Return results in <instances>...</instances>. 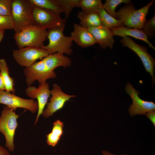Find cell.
<instances>
[{"label":"cell","instance_id":"obj_1","mask_svg":"<svg viewBox=\"0 0 155 155\" xmlns=\"http://www.w3.org/2000/svg\"><path fill=\"white\" fill-rule=\"evenodd\" d=\"M155 0H152L142 7L135 9L131 3L127 4L117 12V18L120 20L124 25L129 28L142 29L146 17L150 7Z\"/></svg>","mask_w":155,"mask_h":155},{"label":"cell","instance_id":"obj_2","mask_svg":"<svg viewBox=\"0 0 155 155\" xmlns=\"http://www.w3.org/2000/svg\"><path fill=\"white\" fill-rule=\"evenodd\" d=\"M11 4L15 33L34 25L33 5L29 0H11Z\"/></svg>","mask_w":155,"mask_h":155},{"label":"cell","instance_id":"obj_3","mask_svg":"<svg viewBox=\"0 0 155 155\" xmlns=\"http://www.w3.org/2000/svg\"><path fill=\"white\" fill-rule=\"evenodd\" d=\"M47 34L46 29L34 25L15 33L14 38L19 49L28 46L41 48L44 45Z\"/></svg>","mask_w":155,"mask_h":155},{"label":"cell","instance_id":"obj_4","mask_svg":"<svg viewBox=\"0 0 155 155\" xmlns=\"http://www.w3.org/2000/svg\"><path fill=\"white\" fill-rule=\"evenodd\" d=\"M64 28H53L47 31V38L49 42L46 45L41 48L48 51L50 54L55 53L70 55L73 52L71 48L73 41L70 36L65 35Z\"/></svg>","mask_w":155,"mask_h":155},{"label":"cell","instance_id":"obj_5","mask_svg":"<svg viewBox=\"0 0 155 155\" xmlns=\"http://www.w3.org/2000/svg\"><path fill=\"white\" fill-rule=\"evenodd\" d=\"M19 115L13 109L4 105L0 116V132L4 136L5 146L9 151L13 152L15 148L14 137L18 126L17 119Z\"/></svg>","mask_w":155,"mask_h":155},{"label":"cell","instance_id":"obj_6","mask_svg":"<svg viewBox=\"0 0 155 155\" xmlns=\"http://www.w3.org/2000/svg\"><path fill=\"white\" fill-rule=\"evenodd\" d=\"M24 73L26 82L28 86L31 85L36 81L39 84H43L46 82L47 80L57 77L55 72L51 69L43 59L29 67H25Z\"/></svg>","mask_w":155,"mask_h":155},{"label":"cell","instance_id":"obj_7","mask_svg":"<svg viewBox=\"0 0 155 155\" xmlns=\"http://www.w3.org/2000/svg\"><path fill=\"white\" fill-rule=\"evenodd\" d=\"M34 25L46 29L64 28L66 19L51 11L33 5Z\"/></svg>","mask_w":155,"mask_h":155},{"label":"cell","instance_id":"obj_8","mask_svg":"<svg viewBox=\"0 0 155 155\" xmlns=\"http://www.w3.org/2000/svg\"><path fill=\"white\" fill-rule=\"evenodd\" d=\"M50 55L49 52L41 48L28 46L12 50L13 56L20 66L30 67L37 60Z\"/></svg>","mask_w":155,"mask_h":155},{"label":"cell","instance_id":"obj_9","mask_svg":"<svg viewBox=\"0 0 155 155\" xmlns=\"http://www.w3.org/2000/svg\"><path fill=\"white\" fill-rule=\"evenodd\" d=\"M123 45L133 51L141 59L146 71L151 75L153 84L155 83L154 67L155 60L148 52L146 46L140 45L136 43L130 37L124 36L121 40Z\"/></svg>","mask_w":155,"mask_h":155},{"label":"cell","instance_id":"obj_10","mask_svg":"<svg viewBox=\"0 0 155 155\" xmlns=\"http://www.w3.org/2000/svg\"><path fill=\"white\" fill-rule=\"evenodd\" d=\"M0 103L14 111L18 108H22L29 111L32 113H35L38 108L37 101L23 98L5 90H0Z\"/></svg>","mask_w":155,"mask_h":155},{"label":"cell","instance_id":"obj_11","mask_svg":"<svg viewBox=\"0 0 155 155\" xmlns=\"http://www.w3.org/2000/svg\"><path fill=\"white\" fill-rule=\"evenodd\" d=\"M125 90L126 93L130 96L132 100V104L129 109V113L131 117L137 115H145L147 113L155 111V103L153 102L141 99L139 96V92L131 83H127Z\"/></svg>","mask_w":155,"mask_h":155},{"label":"cell","instance_id":"obj_12","mask_svg":"<svg viewBox=\"0 0 155 155\" xmlns=\"http://www.w3.org/2000/svg\"><path fill=\"white\" fill-rule=\"evenodd\" d=\"M52 96L50 102L47 104V107L42 114L43 116L48 118L52 116L54 113L61 109L65 103L75 95H70L64 92L60 86L57 84L53 85V89L51 90Z\"/></svg>","mask_w":155,"mask_h":155},{"label":"cell","instance_id":"obj_13","mask_svg":"<svg viewBox=\"0 0 155 155\" xmlns=\"http://www.w3.org/2000/svg\"><path fill=\"white\" fill-rule=\"evenodd\" d=\"M26 95L33 99L36 98L38 104L37 115L34 123L36 125L40 116L42 114L48 99L51 95L49 83L39 84L38 88L32 85L29 86L25 90Z\"/></svg>","mask_w":155,"mask_h":155},{"label":"cell","instance_id":"obj_14","mask_svg":"<svg viewBox=\"0 0 155 155\" xmlns=\"http://www.w3.org/2000/svg\"><path fill=\"white\" fill-rule=\"evenodd\" d=\"M98 43L103 49L109 47L112 49L115 41L114 35L109 28L101 26L87 28Z\"/></svg>","mask_w":155,"mask_h":155},{"label":"cell","instance_id":"obj_15","mask_svg":"<svg viewBox=\"0 0 155 155\" xmlns=\"http://www.w3.org/2000/svg\"><path fill=\"white\" fill-rule=\"evenodd\" d=\"M73 26L74 29L71 33L70 36L73 41L79 46L85 48L96 43L87 28L77 24H74Z\"/></svg>","mask_w":155,"mask_h":155},{"label":"cell","instance_id":"obj_16","mask_svg":"<svg viewBox=\"0 0 155 155\" xmlns=\"http://www.w3.org/2000/svg\"><path fill=\"white\" fill-rule=\"evenodd\" d=\"M114 36L121 37L131 36L137 39L144 41L147 43L149 47L155 50V48L150 42L148 36L142 30L127 28L124 26L116 28H110Z\"/></svg>","mask_w":155,"mask_h":155},{"label":"cell","instance_id":"obj_17","mask_svg":"<svg viewBox=\"0 0 155 155\" xmlns=\"http://www.w3.org/2000/svg\"><path fill=\"white\" fill-rule=\"evenodd\" d=\"M77 16L80 20V25L87 28L102 26L98 12H85L79 11Z\"/></svg>","mask_w":155,"mask_h":155},{"label":"cell","instance_id":"obj_18","mask_svg":"<svg viewBox=\"0 0 155 155\" xmlns=\"http://www.w3.org/2000/svg\"><path fill=\"white\" fill-rule=\"evenodd\" d=\"M51 131L46 135V142L49 145L55 147L58 143L63 134V124L58 120L53 123Z\"/></svg>","mask_w":155,"mask_h":155},{"label":"cell","instance_id":"obj_19","mask_svg":"<svg viewBox=\"0 0 155 155\" xmlns=\"http://www.w3.org/2000/svg\"><path fill=\"white\" fill-rule=\"evenodd\" d=\"M0 71L5 90L14 94L15 92L14 81L13 78L9 75V67L6 60L3 58L0 59Z\"/></svg>","mask_w":155,"mask_h":155},{"label":"cell","instance_id":"obj_20","mask_svg":"<svg viewBox=\"0 0 155 155\" xmlns=\"http://www.w3.org/2000/svg\"><path fill=\"white\" fill-rule=\"evenodd\" d=\"M32 5L60 14L63 10L58 0H29Z\"/></svg>","mask_w":155,"mask_h":155},{"label":"cell","instance_id":"obj_21","mask_svg":"<svg viewBox=\"0 0 155 155\" xmlns=\"http://www.w3.org/2000/svg\"><path fill=\"white\" fill-rule=\"evenodd\" d=\"M98 12L100 16L103 26L110 29L124 26L120 20L117 19L110 15L103 7Z\"/></svg>","mask_w":155,"mask_h":155},{"label":"cell","instance_id":"obj_22","mask_svg":"<svg viewBox=\"0 0 155 155\" xmlns=\"http://www.w3.org/2000/svg\"><path fill=\"white\" fill-rule=\"evenodd\" d=\"M101 0H80L79 7L82 11L85 12H98L102 7Z\"/></svg>","mask_w":155,"mask_h":155},{"label":"cell","instance_id":"obj_23","mask_svg":"<svg viewBox=\"0 0 155 155\" xmlns=\"http://www.w3.org/2000/svg\"><path fill=\"white\" fill-rule=\"evenodd\" d=\"M131 2L130 0H106L102 4V7L109 14L116 19L117 13L115 11L116 7L122 3L127 5L131 3Z\"/></svg>","mask_w":155,"mask_h":155},{"label":"cell","instance_id":"obj_24","mask_svg":"<svg viewBox=\"0 0 155 155\" xmlns=\"http://www.w3.org/2000/svg\"><path fill=\"white\" fill-rule=\"evenodd\" d=\"M61 5L65 17L68 18L73 8L79 7L80 0H58Z\"/></svg>","mask_w":155,"mask_h":155},{"label":"cell","instance_id":"obj_25","mask_svg":"<svg viewBox=\"0 0 155 155\" xmlns=\"http://www.w3.org/2000/svg\"><path fill=\"white\" fill-rule=\"evenodd\" d=\"M142 30L147 36H154L155 33V14L150 20H146L142 28Z\"/></svg>","mask_w":155,"mask_h":155},{"label":"cell","instance_id":"obj_26","mask_svg":"<svg viewBox=\"0 0 155 155\" xmlns=\"http://www.w3.org/2000/svg\"><path fill=\"white\" fill-rule=\"evenodd\" d=\"M13 20L12 16L0 15V30L14 29Z\"/></svg>","mask_w":155,"mask_h":155},{"label":"cell","instance_id":"obj_27","mask_svg":"<svg viewBox=\"0 0 155 155\" xmlns=\"http://www.w3.org/2000/svg\"><path fill=\"white\" fill-rule=\"evenodd\" d=\"M11 0H0V15L11 16Z\"/></svg>","mask_w":155,"mask_h":155},{"label":"cell","instance_id":"obj_28","mask_svg":"<svg viewBox=\"0 0 155 155\" xmlns=\"http://www.w3.org/2000/svg\"><path fill=\"white\" fill-rule=\"evenodd\" d=\"M145 115L155 126V111H151L147 113Z\"/></svg>","mask_w":155,"mask_h":155},{"label":"cell","instance_id":"obj_29","mask_svg":"<svg viewBox=\"0 0 155 155\" xmlns=\"http://www.w3.org/2000/svg\"><path fill=\"white\" fill-rule=\"evenodd\" d=\"M0 155H10L9 152L4 147L0 145Z\"/></svg>","mask_w":155,"mask_h":155},{"label":"cell","instance_id":"obj_30","mask_svg":"<svg viewBox=\"0 0 155 155\" xmlns=\"http://www.w3.org/2000/svg\"><path fill=\"white\" fill-rule=\"evenodd\" d=\"M0 90H5L4 84L2 77L0 74Z\"/></svg>","mask_w":155,"mask_h":155},{"label":"cell","instance_id":"obj_31","mask_svg":"<svg viewBox=\"0 0 155 155\" xmlns=\"http://www.w3.org/2000/svg\"><path fill=\"white\" fill-rule=\"evenodd\" d=\"M4 31L0 30V43L1 42L4 35Z\"/></svg>","mask_w":155,"mask_h":155},{"label":"cell","instance_id":"obj_32","mask_svg":"<svg viewBox=\"0 0 155 155\" xmlns=\"http://www.w3.org/2000/svg\"><path fill=\"white\" fill-rule=\"evenodd\" d=\"M103 155H116L110 153L108 151L103 150L102 152ZM122 155H127L124 154Z\"/></svg>","mask_w":155,"mask_h":155}]
</instances>
